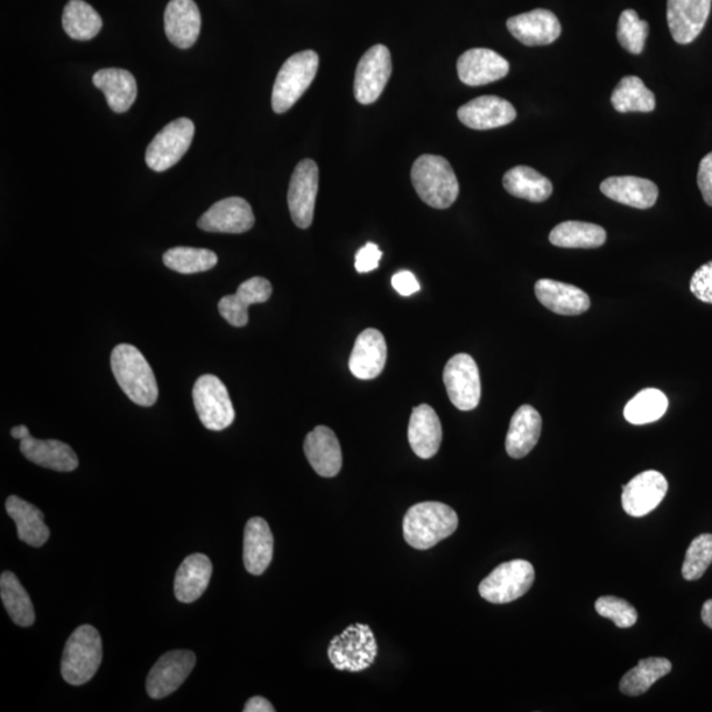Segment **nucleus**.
<instances>
[{
	"label": "nucleus",
	"mask_w": 712,
	"mask_h": 712,
	"mask_svg": "<svg viewBox=\"0 0 712 712\" xmlns=\"http://www.w3.org/2000/svg\"><path fill=\"white\" fill-rule=\"evenodd\" d=\"M319 54L313 51L295 53L289 58L274 81L272 109L284 114L304 96L319 70Z\"/></svg>",
	"instance_id": "obj_6"
},
{
	"label": "nucleus",
	"mask_w": 712,
	"mask_h": 712,
	"mask_svg": "<svg viewBox=\"0 0 712 712\" xmlns=\"http://www.w3.org/2000/svg\"><path fill=\"white\" fill-rule=\"evenodd\" d=\"M0 596L12 622L20 626H31L34 623V609L30 595L11 571H4L0 576Z\"/></svg>",
	"instance_id": "obj_34"
},
{
	"label": "nucleus",
	"mask_w": 712,
	"mask_h": 712,
	"mask_svg": "<svg viewBox=\"0 0 712 712\" xmlns=\"http://www.w3.org/2000/svg\"><path fill=\"white\" fill-rule=\"evenodd\" d=\"M163 260L169 270L183 274L207 272L218 263L213 251L193 247H174L164 253Z\"/></svg>",
	"instance_id": "obj_39"
},
{
	"label": "nucleus",
	"mask_w": 712,
	"mask_h": 712,
	"mask_svg": "<svg viewBox=\"0 0 712 712\" xmlns=\"http://www.w3.org/2000/svg\"><path fill=\"white\" fill-rule=\"evenodd\" d=\"M599 615L608 618L619 629H631L638 622V611L632 604L616 596H602L595 603Z\"/></svg>",
	"instance_id": "obj_42"
},
{
	"label": "nucleus",
	"mask_w": 712,
	"mask_h": 712,
	"mask_svg": "<svg viewBox=\"0 0 712 712\" xmlns=\"http://www.w3.org/2000/svg\"><path fill=\"white\" fill-rule=\"evenodd\" d=\"M11 435L13 437V439L21 441L27 439L28 435H31V433L26 425H19L12 428Z\"/></svg>",
	"instance_id": "obj_51"
},
{
	"label": "nucleus",
	"mask_w": 712,
	"mask_h": 712,
	"mask_svg": "<svg viewBox=\"0 0 712 712\" xmlns=\"http://www.w3.org/2000/svg\"><path fill=\"white\" fill-rule=\"evenodd\" d=\"M702 620L703 623L712 630V599H709V601L704 602L703 604Z\"/></svg>",
	"instance_id": "obj_50"
},
{
	"label": "nucleus",
	"mask_w": 712,
	"mask_h": 712,
	"mask_svg": "<svg viewBox=\"0 0 712 712\" xmlns=\"http://www.w3.org/2000/svg\"><path fill=\"white\" fill-rule=\"evenodd\" d=\"M712 563V534H701L690 544L682 575L686 581H698L706 573Z\"/></svg>",
	"instance_id": "obj_41"
},
{
	"label": "nucleus",
	"mask_w": 712,
	"mask_h": 712,
	"mask_svg": "<svg viewBox=\"0 0 712 712\" xmlns=\"http://www.w3.org/2000/svg\"><path fill=\"white\" fill-rule=\"evenodd\" d=\"M237 298L243 305L250 308L253 304H263L271 299L272 285L264 278H252L239 285Z\"/></svg>",
	"instance_id": "obj_43"
},
{
	"label": "nucleus",
	"mask_w": 712,
	"mask_h": 712,
	"mask_svg": "<svg viewBox=\"0 0 712 712\" xmlns=\"http://www.w3.org/2000/svg\"><path fill=\"white\" fill-rule=\"evenodd\" d=\"M503 185L513 197L535 203L546 201L553 193L552 182L535 169L525 166L510 169L504 174Z\"/></svg>",
	"instance_id": "obj_32"
},
{
	"label": "nucleus",
	"mask_w": 712,
	"mask_h": 712,
	"mask_svg": "<svg viewBox=\"0 0 712 712\" xmlns=\"http://www.w3.org/2000/svg\"><path fill=\"white\" fill-rule=\"evenodd\" d=\"M304 451L310 467L323 478H334L342 469V449L333 430L317 427L307 435Z\"/></svg>",
	"instance_id": "obj_21"
},
{
	"label": "nucleus",
	"mask_w": 712,
	"mask_h": 712,
	"mask_svg": "<svg viewBox=\"0 0 712 712\" xmlns=\"http://www.w3.org/2000/svg\"><path fill=\"white\" fill-rule=\"evenodd\" d=\"M534 569L531 562L513 560L502 563L479 584V594L493 604H505L517 601L531 590L534 582Z\"/></svg>",
	"instance_id": "obj_7"
},
{
	"label": "nucleus",
	"mask_w": 712,
	"mask_h": 712,
	"mask_svg": "<svg viewBox=\"0 0 712 712\" xmlns=\"http://www.w3.org/2000/svg\"><path fill=\"white\" fill-rule=\"evenodd\" d=\"M672 672V662L662 658L641 660L636 668L626 673L620 681V692L639 696L648 692L654 682L664 679Z\"/></svg>",
	"instance_id": "obj_37"
},
{
	"label": "nucleus",
	"mask_w": 712,
	"mask_h": 712,
	"mask_svg": "<svg viewBox=\"0 0 712 712\" xmlns=\"http://www.w3.org/2000/svg\"><path fill=\"white\" fill-rule=\"evenodd\" d=\"M102 662V639L94 626L81 625L69 638L62 653L61 674L69 685L88 683Z\"/></svg>",
	"instance_id": "obj_4"
},
{
	"label": "nucleus",
	"mask_w": 712,
	"mask_h": 712,
	"mask_svg": "<svg viewBox=\"0 0 712 712\" xmlns=\"http://www.w3.org/2000/svg\"><path fill=\"white\" fill-rule=\"evenodd\" d=\"M408 440L414 454L421 460H430L441 448L442 425L434 409L427 404L413 409L409 421Z\"/></svg>",
	"instance_id": "obj_24"
},
{
	"label": "nucleus",
	"mask_w": 712,
	"mask_h": 712,
	"mask_svg": "<svg viewBox=\"0 0 712 712\" xmlns=\"http://www.w3.org/2000/svg\"><path fill=\"white\" fill-rule=\"evenodd\" d=\"M93 83L104 94L110 109L118 114L129 111L137 100V81L124 69H102L94 74Z\"/></svg>",
	"instance_id": "obj_30"
},
{
	"label": "nucleus",
	"mask_w": 712,
	"mask_h": 712,
	"mask_svg": "<svg viewBox=\"0 0 712 712\" xmlns=\"http://www.w3.org/2000/svg\"><path fill=\"white\" fill-rule=\"evenodd\" d=\"M273 559V534L262 518H252L245 525L243 561L252 575H262Z\"/></svg>",
	"instance_id": "obj_27"
},
{
	"label": "nucleus",
	"mask_w": 712,
	"mask_h": 712,
	"mask_svg": "<svg viewBox=\"0 0 712 712\" xmlns=\"http://www.w3.org/2000/svg\"><path fill=\"white\" fill-rule=\"evenodd\" d=\"M698 187L701 189L704 202L712 207V152L702 159L698 169Z\"/></svg>",
	"instance_id": "obj_47"
},
{
	"label": "nucleus",
	"mask_w": 712,
	"mask_h": 712,
	"mask_svg": "<svg viewBox=\"0 0 712 712\" xmlns=\"http://www.w3.org/2000/svg\"><path fill=\"white\" fill-rule=\"evenodd\" d=\"M20 451L28 461L38 467L69 472L79 468L74 450L58 440H37L32 435L20 441Z\"/></svg>",
	"instance_id": "obj_26"
},
{
	"label": "nucleus",
	"mask_w": 712,
	"mask_h": 712,
	"mask_svg": "<svg viewBox=\"0 0 712 712\" xmlns=\"http://www.w3.org/2000/svg\"><path fill=\"white\" fill-rule=\"evenodd\" d=\"M542 429L541 414L532 405H523L514 412L509 434L505 439V450L514 460H520L531 453L540 440Z\"/></svg>",
	"instance_id": "obj_28"
},
{
	"label": "nucleus",
	"mask_w": 712,
	"mask_h": 712,
	"mask_svg": "<svg viewBox=\"0 0 712 712\" xmlns=\"http://www.w3.org/2000/svg\"><path fill=\"white\" fill-rule=\"evenodd\" d=\"M512 37L527 47L553 44L561 37V23L552 11L538 9L507 21Z\"/></svg>",
	"instance_id": "obj_18"
},
{
	"label": "nucleus",
	"mask_w": 712,
	"mask_h": 712,
	"mask_svg": "<svg viewBox=\"0 0 712 712\" xmlns=\"http://www.w3.org/2000/svg\"><path fill=\"white\" fill-rule=\"evenodd\" d=\"M328 655L337 671L359 673L373 665L378 643L370 626L355 623L330 641Z\"/></svg>",
	"instance_id": "obj_5"
},
{
	"label": "nucleus",
	"mask_w": 712,
	"mask_h": 712,
	"mask_svg": "<svg viewBox=\"0 0 712 712\" xmlns=\"http://www.w3.org/2000/svg\"><path fill=\"white\" fill-rule=\"evenodd\" d=\"M213 565L204 554L187 556L174 578V595L181 603H193L207 591Z\"/></svg>",
	"instance_id": "obj_29"
},
{
	"label": "nucleus",
	"mask_w": 712,
	"mask_h": 712,
	"mask_svg": "<svg viewBox=\"0 0 712 712\" xmlns=\"http://www.w3.org/2000/svg\"><path fill=\"white\" fill-rule=\"evenodd\" d=\"M513 106L495 96L475 98L458 110L460 121L472 130L485 131L499 129L517 119Z\"/></svg>",
	"instance_id": "obj_19"
},
{
	"label": "nucleus",
	"mask_w": 712,
	"mask_h": 712,
	"mask_svg": "<svg viewBox=\"0 0 712 712\" xmlns=\"http://www.w3.org/2000/svg\"><path fill=\"white\" fill-rule=\"evenodd\" d=\"M443 383L451 403L460 411L469 412L479 405L482 397L481 373L474 358L457 354L443 370Z\"/></svg>",
	"instance_id": "obj_10"
},
{
	"label": "nucleus",
	"mask_w": 712,
	"mask_h": 712,
	"mask_svg": "<svg viewBox=\"0 0 712 712\" xmlns=\"http://www.w3.org/2000/svg\"><path fill=\"white\" fill-rule=\"evenodd\" d=\"M194 138V124L188 118L176 119L153 138L146 152V163L154 172L178 164Z\"/></svg>",
	"instance_id": "obj_9"
},
{
	"label": "nucleus",
	"mask_w": 712,
	"mask_h": 712,
	"mask_svg": "<svg viewBox=\"0 0 712 712\" xmlns=\"http://www.w3.org/2000/svg\"><path fill=\"white\" fill-rule=\"evenodd\" d=\"M668 481L659 471H644L624 485L623 509L632 518H643L651 513L665 499Z\"/></svg>",
	"instance_id": "obj_14"
},
{
	"label": "nucleus",
	"mask_w": 712,
	"mask_h": 712,
	"mask_svg": "<svg viewBox=\"0 0 712 712\" xmlns=\"http://www.w3.org/2000/svg\"><path fill=\"white\" fill-rule=\"evenodd\" d=\"M392 287L394 291L401 295H405V298L418 293L421 288L418 279H415L414 274L409 271H401L393 274Z\"/></svg>",
	"instance_id": "obj_48"
},
{
	"label": "nucleus",
	"mask_w": 712,
	"mask_h": 712,
	"mask_svg": "<svg viewBox=\"0 0 712 712\" xmlns=\"http://www.w3.org/2000/svg\"><path fill=\"white\" fill-rule=\"evenodd\" d=\"M601 192L612 201L634 209L646 210L654 207L659 199V188L651 180L619 176L601 183Z\"/></svg>",
	"instance_id": "obj_25"
},
{
	"label": "nucleus",
	"mask_w": 712,
	"mask_h": 712,
	"mask_svg": "<svg viewBox=\"0 0 712 712\" xmlns=\"http://www.w3.org/2000/svg\"><path fill=\"white\" fill-rule=\"evenodd\" d=\"M458 514L451 507L437 502L415 504L403 521L404 539L414 549L427 550L450 538L458 528Z\"/></svg>",
	"instance_id": "obj_2"
},
{
	"label": "nucleus",
	"mask_w": 712,
	"mask_h": 712,
	"mask_svg": "<svg viewBox=\"0 0 712 712\" xmlns=\"http://www.w3.org/2000/svg\"><path fill=\"white\" fill-rule=\"evenodd\" d=\"M320 171L313 160H302L295 167L288 190V207L295 225L308 229L313 223Z\"/></svg>",
	"instance_id": "obj_11"
},
{
	"label": "nucleus",
	"mask_w": 712,
	"mask_h": 712,
	"mask_svg": "<svg viewBox=\"0 0 712 712\" xmlns=\"http://www.w3.org/2000/svg\"><path fill=\"white\" fill-rule=\"evenodd\" d=\"M457 70L464 84L482 87L504 79L510 72V62L491 49L474 48L458 59Z\"/></svg>",
	"instance_id": "obj_16"
},
{
	"label": "nucleus",
	"mask_w": 712,
	"mask_h": 712,
	"mask_svg": "<svg viewBox=\"0 0 712 712\" xmlns=\"http://www.w3.org/2000/svg\"><path fill=\"white\" fill-rule=\"evenodd\" d=\"M255 215L251 204L241 197L218 201L199 220V228L222 234H243L252 229Z\"/></svg>",
	"instance_id": "obj_15"
},
{
	"label": "nucleus",
	"mask_w": 712,
	"mask_h": 712,
	"mask_svg": "<svg viewBox=\"0 0 712 712\" xmlns=\"http://www.w3.org/2000/svg\"><path fill=\"white\" fill-rule=\"evenodd\" d=\"M195 661V654L190 651H172L161 655L148 674V695L153 700H163L173 694L188 680Z\"/></svg>",
	"instance_id": "obj_13"
},
{
	"label": "nucleus",
	"mask_w": 712,
	"mask_h": 712,
	"mask_svg": "<svg viewBox=\"0 0 712 712\" xmlns=\"http://www.w3.org/2000/svg\"><path fill=\"white\" fill-rule=\"evenodd\" d=\"M534 292L541 304L555 314L580 315L591 307L586 292L561 281L541 279L535 283Z\"/></svg>",
	"instance_id": "obj_22"
},
{
	"label": "nucleus",
	"mask_w": 712,
	"mask_h": 712,
	"mask_svg": "<svg viewBox=\"0 0 712 712\" xmlns=\"http://www.w3.org/2000/svg\"><path fill=\"white\" fill-rule=\"evenodd\" d=\"M690 291L698 300L712 304V260L694 272L690 281Z\"/></svg>",
	"instance_id": "obj_45"
},
{
	"label": "nucleus",
	"mask_w": 712,
	"mask_h": 712,
	"mask_svg": "<svg viewBox=\"0 0 712 712\" xmlns=\"http://www.w3.org/2000/svg\"><path fill=\"white\" fill-rule=\"evenodd\" d=\"M669 401L664 392L648 388L634 397L624 408V418L633 425H646L659 421L668 411Z\"/></svg>",
	"instance_id": "obj_38"
},
{
	"label": "nucleus",
	"mask_w": 712,
	"mask_h": 712,
	"mask_svg": "<svg viewBox=\"0 0 712 712\" xmlns=\"http://www.w3.org/2000/svg\"><path fill=\"white\" fill-rule=\"evenodd\" d=\"M387 342L377 329H365L352 349L349 367L352 375L361 380L375 379L387 363Z\"/></svg>",
	"instance_id": "obj_20"
},
{
	"label": "nucleus",
	"mask_w": 712,
	"mask_h": 712,
	"mask_svg": "<svg viewBox=\"0 0 712 712\" xmlns=\"http://www.w3.org/2000/svg\"><path fill=\"white\" fill-rule=\"evenodd\" d=\"M244 712H274L270 701H267L263 696H253L249 702L245 703L243 709Z\"/></svg>",
	"instance_id": "obj_49"
},
{
	"label": "nucleus",
	"mask_w": 712,
	"mask_h": 712,
	"mask_svg": "<svg viewBox=\"0 0 712 712\" xmlns=\"http://www.w3.org/2000/svg\"><path fill=\"white\" fill-rule=\"evenodd\" d=\"M648 34H650V24L641 20L636 11L622 12L618 23V40L625 51L632 54L643 53Z\"/></svg>",
	"instance_id": "obj_40"
},
{
	"label": "nucleus",
	"mask_w": 712,
	"mask_h": 712,
	"mask_svg": "<svg viewBox=\"0 0 712 712\" xmlns=\"http://www.w3.org/2000/svg\"><path fill=\"white\" fill-rule=\"evenodd\" d=\"M391 74L392 60L388 48L382 44L370 48L358 63L354 81L357 101L362 104L377 102Z\"/></svg>",
	"instance_id": "obj_12"
},
{
	"label": "nucleus",
	"mask_w": 712,
	"mask_h": 712,
	"mask_svg": "<svg viewBox=\"0 0 712 712\" xmlns=\"http://www.w3.org/2000/svg\"><path fill=\"white\" fill-rule=\"evenodd\" d=\"M412 183L420 199L434 209H448L460 194V182L445 158L424 154L414 161Z\"/></svg>",
	"instance_id": "obj_3"
},
{
	"label": "nucleus",
	"mask_w": 712,
	"mask_h": 712,
	"mask_svg": "<svg viewBox=\"0 0 712 712\" xmlns=\"http://www.w3.org/2000/svg\"><path fill=\"white\" fill-rule=\"evenodd\" d=\"M712 0H668V26L679 44L700 37L711 12Z\"/></svg>",
	"instance_id": "obj_17"
},
{
	"label": "nucleus",
	"mask_w": 712,
	"mask_h": 712,
	"mask_svg": "<svg viewBox=\"0 0 712 712\" xmlns=\"http://www.w3.org/2000/svg\"><path fill=\"white\" fill-rule=\"evenodd\" d=\"M62 26L69 38L80 41L94 39L102 30V19L83 0H70L63 10Z\"/></svg>",
	"instance_id": "obj_35"
},
{
	"label": "nucleus",
	"mask_w": 712,
	"mask_h": 712,
	"mask_svg": "<svg viewBox=\"0 0 712 712\" xmlns=\"http://www.w3.org/2000/svg\"><path fill=\"white\" fill-rule=\"evenodd\" d=\"M218 309L231 327L243 328L249 323V308L238 300L237 294L224 295L218 304Z\"/></svg>",
	"instance_id": "obj_44"
},
{
	"label": "nucleus",
	"mask_w": 712,
	"mask_h": 712,
	"mask_svg": "<svg viewBox=\"0 0 712 712\" xmlns=\"http://www.w3.org/2000/svg\"><path fill=\"white\" fill-rule=\"evenodd\" d=\"M111 369L119 387L132 403L152 407L159 398L157 378L150 363L132 344H118L111 352Z\"/></svg>",
	"instance_id": "obj_1"
},
{
	"label": "nucleus",
	"mask_w": 712,
	"mask_h": 712,
	"mask_svg": "<svg viewBox=\"0 0 712 712\" xmlns=\"http://www.w3.org/2000/svg\"><path fill=\"white\" fill-rule=\"evenodd\" d=\"M383 252L380 251L375 243H367L358 251L355 257V268L359 273H367L377 270Z\"/></svg>",
	"instance_id": "obj_46"
},
{
	"label": "nucleus",
	"mask_w": 712,
	"mask_h": 712,
	"mask_svg": "<svg viewBox=\"0 0 712 712\" xmlns=\"http://www.w3.org/2000/svg\"><path fill=\"white\" fill-rule=\"evenodd\" d=\"M6 511L16 521L19 539L27 545L40 548L49 539V528L44 521V514L31 503L19 497L12 495L7 499Z\"/></svg>",
	"instance_id": "obj_31"
},
{
	"label": "nucleus",
	"mask_w": 712,
	"mask_h": 712,
	"mask_svg": "<svg viewBox=\"0 0 712 712\" xmlns=\"http://www.w3.org/2000/svg\"><path fill=\"white\" fill-rule=\"evenodd\" d=\"M613 109L618 112H652L655 97L639 77L629 76L620 80L611 96Z\"/></svg>",
	"instance_id": "obj_36"
},
{
	"label": "nucleus",
	"mask_w": 712,
	"mask_h": 712,
	"mask_svg": "<svg viewBox=\"0 0 712 712\" xmlns=\"http://www.w3.org/2000/svg\"><path fill=\"white\" fill-rule=\"evenodd\" d=\"M164 21L167 37L178 48L193 47L200 37L201 13L194 0H171Z\"/></svg>",
	"instance_id": "obj_23"
},
{
	"label": "nucleus",
	"mask_w": 712,
	"mask_h": 712,
	"mask_svg": "<svg viewBox=\"0 0 712 712\" xmlns=\"http://www.w3.org/2000/svg\"><path fill=\"white\" fill-rule=\"evenodd\" d=\"M549 241L561 249H598L608 241V232L594 223L568 221L555 225Z\"/></svg>",
	"instance_id": "obj_33"
},
{
	"label": "nucleus",
	"mask_w": 712,
	"mask_h": 712,
	"mask_svg": "<svg viewBox=\"0 0 712 712\" xmlns=\"http://www.w3.org/2000/svg\"><path fill=\"white\" fill-rule=\"evenodd\" d=\"M193 401L202 425L214 432L228 429L235 420L234 405L220 378L202 375L193 388Z\"/></svg>",
	"instance_id": "obj_8"
}]
</instances>
